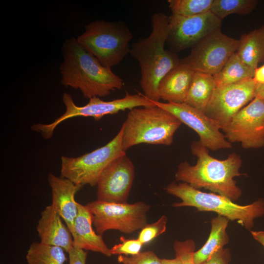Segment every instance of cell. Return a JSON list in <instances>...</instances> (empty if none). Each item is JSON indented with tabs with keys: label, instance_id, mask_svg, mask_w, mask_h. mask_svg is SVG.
Returning a JSON list of instances; mask_svg holds the SVG:
<instances>
[{
	"label": "cell",
	"instance_id": "1",
	"mask_svg": "<svg viewBox=\"0 0 264 264\" xmlns=\"http://www.w3.org/2000/svg\"><path fill=\"white\" fill-rule=\"evenodd\" d=\"M191 151L197 158V163L194 165L186 161L179 163L175 174L176 181L187 183L197 189L204 188L233 201L237 200L242 191L234 178L243 175L240 172L241 156L233 153L225 159L214 158L199 140L192 142Z\"/></svg>",
	"mask_w": 264,
	"mask_h": 264
},
{
	"label": "cell",
	"instance_id": "2",
	"mask_svg": "<svg viewBox=\"0 0 264 264\" xmlns=\"http://www.w3.org/2000/svg\"><path fill=\"white\" fill-rule=\"evenodd\" d=\"M62 53L64 60L60 69L63 86L79 89L88 99L106 97L122 88L123 79L86 50L77 38L65 42Z\"/></svg>",
	"mask_w": 264,
	"mask_h": 264
},
{
	"label": "cell",
	"instance_id": "3",
	"mask_svg": "<svg viewBox=\"0 0 264 264\" xmlns=\"http://www.w3.org/2000/svg\"><path fill=\"white\" fill-rule=\"evenodd\" d=\"M151 22L150 35L133 43L129 54L140 66V85L144 95L153 101H159V84L180 63V59L176 53L165 47L169 31V16L156 12L152 15Z\"/></svg>",
	"mask_w": 264,
	"mask_h": 264
},
{
	"label": "cell",
	"instance_id": "4",
	"mask_svg": "<svg viewBox=\"0 0 264 264\" xmlns=\"http://www.w3.org/2000/svg\"><path fill=\"white\" fill-rule=\"evenodd\" d=\"M163 189L168 194L181 199V202L172 204L174 207H193L198 211L215 212L229 220H236L250 231L254 220L264 215V199L261 198L251 204L241 205L226 197L202 192L184 182H172Z\"/></svg>",
	"mask_w": 264,
	"mask_h": 264
},
{
	"label": "cell",
	"instance_id": "5",
	"mask_svg": "<svg viewBox=\"0 0 264 264\" xmlns=\"http://www.w3.org/2000/svg\"><path fill=\"white\" fill-rule=\"evenodd\" d=\"M181 124L173 114L157 106L132 109L121 127L123 150L140 144L171 145Z\"/></svg>",
	"mask_w": 264,
	"mask_h": 264
},
{
	"label": "cell",
	"instance_id": "6",
	"mask_svg": "<svg viewBox=\"0 0 264 264\" xmlns=\"http://www.w3.org/2000/svg\"><path fill=\"white\" fill-rule=\"evenodd\" d=\"M85 28L78 43L104 66L111 68L130 53L133 35L125 22L96 20Z\"/></svg>",
	"mask_w": 264,
	"mask_h": 264
},
{
	"label": "cell",
	"instance_id": "7",
	"mask_svg": "<svg viewBox=\"0 0 264 264\" xmlns=\"http://www.w3.org/2000/svg\"><path fill=\"white\" fill-rule=\"evenodd\" d=\"M63 102L66 110L64 114L49 124H35L31 129L40 133L45 139L50 138L56 128L63 121L75 117H90L99 120L103 116L116 114L120 111L131 110L137 107L155 106L154 101L140 93L130 94L128 92L121 98L105 101L98 97L89 99L88 102L84 106H78L73 101L71 95L64 93Z\"/></svg>",
	"mask_w": 264,
	"mask_h": 264
},
{
	"label": "cell",
	"instance_id": "8",
	"mask_svg": "<svg viewBox=\"0 0 264 264\" xmlns=\"http://www.w3.org/2000/svg\"><path fill=\"white\" fill-rule=\"evenodd\" d=\"M122 131L104 146L76 157L61 156V176L81 188L97 185L102 174L116 158L126 154L122 143Z\"/></svg>",
	"mask_w": 264,
	"mask_h": 264
},
{
	"label": "cell",
	"instance_id": "9",
	"mask_svg": "<svg viewBox=\"0 0 264 264\" xmlns=\"http://www.w3.org/2000/svg\"><path fill=\"white\" fill-rule=\"evenodd\" d=\"M86 207L92 216L96 233L102 235L110 230L132 233L147 224V213L151 206L144 202L117 203L99 200Z\"/></svg>",
	"mask_w": 264,
	"mask_h": 264
},
{
	"label": "cell",
	"instance_id": "10",
	"mask_svg": "<svg viewBox=\"0 0 264 264\" xmlns=\"http://www.w3.org/2000/svg\"><path fill=\"white\" fill-rule=\"evenodd\" d=\"M239 44V40L218 30L192 47L190 53L180 61L195 72L214 75L236 52Z\"/></svg>",
	"mask_w": 264,
	"mask_h": 264
},
{
	"label": "cell",
	"instance_id": "11",
	"mask_svg": "<svg viewBox=\"0 0 264 264\" xmlns=\"http://www.w3.org/2000/svg\"><path fill=\"white\" fill-rule=\"evenodd\" d=\"M221 130L227 141L240 143L243 148L264 147V101L254 97Z\"/></svg>",
	"mask_w": 264,
	"mask_h": 264
},
{
	"label": "cell",
	"instance_id": "12",
	"mask_svg": "<svg viewBox=\"0 0 264 264\" xmlns=\"http://www.w3.org/2000/svg\"><path fill=\"white\" fill-rule=\"evenodd\" d=\"M222 21L211 11L192 17L171 14L166 44L175 53L192 48L208 35L220 29Z\"/></svg>",
	"mask_w": 264,
	"mask_h": 264
},
{
	"label": "cell",
	"instance_id": "13",
	"mask_svg": "<svg viewBox=\"0 0 264 264\" xmlns=\"http://www.w3.org/2000/svg\"><path fill=\"white\" fill-rule=\"evenodd\" d=\"M256 83L253 78L216 88L204 112L220 130L255 97Z\"/></svg>",
	"mask_w": 264,
	"mask_h": 264
},
{
	"label": "cell",
	"instance_id": "14",
	"mask_svg": "<svg viewBox=\"0 0 264 264\" xmlns=\"http://www.w3.org/2000/svg\"><path fill=\"white\" fill-rule=\"evenodd\" d=\"M154 102L193 130L198 134L199 141L209 150L215 151L232 148V144L225 138L218 124L202 111L185 103Z\"/></svg>",
	"mask_w": 264,
	"mask_h": 264
},
{
	"label": "cell",
	"instance_id": "15",
	"mask_svg": "<svg viewBox=\"0 0 264 264\" xmlns=\"http://www.w3.org/2000/svg\"><path fill=\"white\" fill-rule=\"evenodd\" d=\"M135 176L133 162L124 154L114 159L105 169L96 185L97 200L127 203Z\"/></svg>",
	"mask_w": 264,
	"mask_h": 264
},
{
	"label": "cell",
	"instance_id": "16",
	"mask_svg": "<svg viewBox=\"0 0 264 264\" xmlns=\"http://www.w3.org/2000/svg\"><path fill=\"white\" fill-rule=\"evenodd\" d=\"M47 180L51 190V205L65 221L72 235L78 212V203L75 199V195L81 188L70 180L52 173L48 175Z\"/></svg>",
	"mask_w": 264,
	"mask_h": 264
},
{
	"label": "cell",
	"instance_id": "17",
	"mask_svg": "<svg viewBox=\"0 0 264 264\" xmlns=\"http://www.w3.org/2000/svg\"><path fill=\"white\" fill-rule=\"evenodd\" d=\"M62 219L51 205L47 206L41 212L37 231L40 242L61 247L68 253L74 247L73 240L71 232Z\"/></svg>",
	"mask_w": 264,
	"mask_h": 264
},
{
	"label": "cell",
	"instance_id": "18",
	"mask_svg": "<svg viewBox=\"0 0 264 264\" xmlns=\"http://www.w3.org/2000/svg\"><path fill=\"white\" fill-rule=\"evenodd\" d=\"M92 224V216L86 206L78 203V212L72 235L74 247L111 256L110 248L107 246L102 235L93 229Z\"/></svg>",
	"mask_w": 264,
	"mask_h": 264
},
{
	"label": "cell",
	"instance_id": "19",
	"mask_svg": "<svg viewBox=\"0 0 264 264\" xmlns=\"http://www.w3.org/2000/svg\"><path fill=\"white\" fill-rule=\"evenodd\" d=\"M194 73L180 61L160 81L158 88L160 99L167 102L184 103Z\"/></svg>",
	"mask_w": 264,
	"mask_h": 264
},
{
	"label": "cell",
	"instance_id": "20",
	"mask_svg": "<svg viewBox=\"0 0 264 264\" xmlns=\"http://www.w3.org/2000/svg\"><path fill=\"white\" fill-rule=\"evenodd\" d=\"M237 54L254 69L264 61V25L241 35Z\"/></svg>",
	"mask_w": 264,
	"mask_h": 264
},
{
	"label": "cell",
	"instance_id": "21",
	"mask_svg": "<svg viewBox=\"0 0 264 264\" xmlns=\"http://www.w3.org/2000/svg\"><path fill=\"white\" fill-rule=\"evenodd\" d=\"M229 220L218 215L211 220V230L205 243L194 254L195 264H201L208 260L215 252L223 248L229 241L226 228Z\"/></svg>",
	"mask_w": 264,
	"mask_h": 264
},
{
	"label": "cell",
	"instance_id": "22",
	"mask_svg": "<svg viewBox=\"0 0 264 264\" xmlns=\"http://www.w3.org/2000/svg\"><path fill=\"white\" fill-rule=\"evenodd\" d=\"M216 88L213 75L195 71L184 103L203 112Z\"/></svg>",
	"mask_w": 264,
	"mask_h": 264
},
{
	"label": "cell",
	"instance_id": "23",
	"mask_svg": "<svg viewBox=\"0 0 264 264\" xmlns=\"http://www.w3.org/2000/svg\"><path fill=\"white\" fill-rule=\"evenodd\" d=\"M255 69L244 63L237 53L233 54L222 68L213 75L216 88L253 78Z\"/></svg>",
	"mask_w": 264,
	"mask_h": 264
},
{
	"label": "cell",
	"instance_id": "24",
	"mask_svg": "<svg viewBox=\"0 0 264 264\" xmlns=\"http://www.w3.org/2000/svg\"><path fill=\"white\" fill-rule=\"evenodd\" d=\"M64 251L59 246L33 242L25 258L28 264H64L67 260Z\"/></svg>",
	"mask_w": 264,
	"mask_h": 264
},
{
	"label": "cell",
	"instance_id": "25",
	"mask_svg": "<svg viewBox=\"0 0 264 264\" xmlns=\"http://www.w3.org/2000/svg\"><path fill=\"white\" fill-rule=\"evenodd\" d=\"M258 3L257 0H213L211 12L222 20L233 14H249Z\"/></svg>",
	"mask_w": 264,
	"mask_h": 264
},
{
	"label": "cell",
	"instance_id": "26",
	"mask_svg": "<svg viewBox=\"0 0 264 264\" xmlns=\"http://www.w3.org/2000/svg\"><path fill=\"white\" fill-rule=\"evenodd\" d=\"M213 0H168L172 14L192 17L211 11Z\"/></svg>",
	"mask_w": 264,
	"mask_h": 264
},
{
	"label": "cell",
	"instance_id": "27",
	"mask_svg": "<svg viewBox=\"0 0 264 264\" xmlns=\"http://www.w3.org/2000/svg\"><path fill=\"white\" fill-rule=\"evenodd\" d=\"M167 217L162 215L157 221L147 224L139 233L137 239L143 244L149 243L166 231Z\"/></svg>",
	"mask_w": 264,
	"mask_h": 264
},
{
	"label": "cell",
	"instance_id": "28",
	"mask_svg": "<svg viewBox=\"0 0 264 264\" xmlns=\"http://www.w3.org/2000/svg\"><path fill=\"white\" fill-rule=\"evenodd\" d=\"M173 248L176 257L180 260L182 264H195L194 254L196 251V243L193 240L176 241L174 242Z\"/></svg>",
	"mask_w": 264,
	"mask_h": 264
},
{
	"label": "cell",
	"instance_id": "29",
	"mask_svg": "<svg viewBox=\"0 0 264 264\" xmlns=\"http://www.w3.org/2000/svg\"><path fill=\"white\" fill-rule=\"evenodd\" d=\"M121 243L114 245L110 248L112 255L134 256L140 252L144 245L138 239H127L124 236L120 238Z\"/></svg>",
	"mask_w": 264,
	"mask_h": 264
},
{
	"label": "cell",
	"instance_id": "30",
	"mask_svg": "<svg viewBox=\"0 0 264 264\" xmlns=\"http://www.w3.org/2000/svg\"><path fill=\"white\" fill-rule=\"evenodd\" d=\"M117 261L121 264H162V259L152 251L140 252L134 256L119 255Z\"/></svg>",
	"mask_w": 264,
	"mask_h": 264
},
{
	"label": "cell",
	"instance_id": "31",
	"mask_svg": "<svg viewBox=\"0 0 264 264\" xmlns=\"http://www.w3.org/2000/svg\"><path fill=\"white\" fill-rule=\"evenodd\" d=\"M231 255L229 248H222L214 253L206 261L201 264H229Z\"/></svg>",
	"mask_w": 264,
	"mask_h": 264
},
{
	"label": "cell",
	"instance_id": "32",
	"mask_svg": "<svg viewBox=\"0 0 264 264\" xmlns=\"http://www.w3.org/2000/svg\"><path fill=\"white\" fill-rule=\"evenodd\" d=\"M68 253V264H86L87 252L85 250L73 247Z\"/></svg>",
	"mask_w": 264,
	"mask_h": 264
},
{
	"label": "cell",
	"instance_id": "33",
	"mask_svg": "<svg viewBox=\"0 0 264 264\" xmlns=\"http://www.w3.org/2000/svg\"><path fill=\"white\" fill-rule=\"evenodd\" d=\"M253 79L256 84H264V65L255 69Z\"/></svg>",
	"mask_w": 264,
	"mask_h": 264
},
{
	"label": "cell",
	"instance_id": "34",
	"mask_svg": "<svg viewBox=\"0 0 264 264\" xmlns=\"http://www.w3.org/2000/svg\"><path fill=\"white\" fill-rule=\"evenodd\" d=\"M250 232L253 238L264 247V231L251 230Z\"/></svg>",
	"mask_w": 264,
	"mask_h": 264
},
{
	"label": "cell",
	"instance_id": "35",
	"mask_svg": "<svg viewBox=\"0 0 264 264\" xmlns=\"http://www.w3.org/2000/svg\"><path fill=\"white\" fill-rule=\"evenodd\" d=\"M255 97H258L264 101V84H256Z\"/></svg>",
	"mask_w": 264,
	"mask_h": 264
},
{
	"label": "cell",
	"instance_id": "36",
	"mask_svg": "<svg viewBox=\"0 0 264 264\" xmlns=\"http://www.w3.org/2000/svg\"><path fill=\"white\" fill-rule=\"evenodd\" d=\"M162 264H182L180 260L176 257L172 259H163Z\"/></svg>",
	"mask_w": 264,
	"mask_h": 264
}]
</instances>
